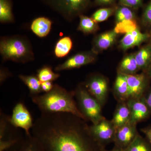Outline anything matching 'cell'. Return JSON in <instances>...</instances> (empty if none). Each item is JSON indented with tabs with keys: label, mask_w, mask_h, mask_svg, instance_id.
<instances>
[{
	"label": "cell",
	"mask_w": 151,
	"mask_h": 151,
	"mask_svg": "<svg viewBox=\"0 0 151 151\" xmlns=\"http://www.w3.org/2000/svg\"><path fill=\"white\" fill-rule=\"evenodd\" d=\"M31 131L43 151H106L86 121L71 113H41Z\"/></svg>",
	"instance_id": "obj_1"
},
{
	"label": "cell",
	"mask_w": 151,
	"mask_h": 151,
	"mask_svg": "<svg viewBox=\"0 0 151 151\" xmlns=\"http://www.w3.org/2000/svg\"><path fill=\"white\" fill-rule=\"evenodd\" d=\"M74 92L68 91L54 84L51 91L42 95L32 96L33 103L41 113H69L86 121L74 100Z\"/></svg>",
	"instance_id": "obj_2"
},
{
	"label": "cell",
	"mask_w": 151,
	"mask_h": 151,
	"mask_svg": "<svg viewBox=\"0 0 151 151\" xmlns=\"http://www.w3.org/2000/svg\"><path fill=\"white\" fill-rule=\"evenodd\" d=\"M0 53L4 61L11 60L26 63L35 58L29 41L20 35L2 37L0 41Z\"/></svg>",
	"instance_id": "obj_3"
},
{
	"label": "cell",
	"mask_w": 151,
	"mask_h": 151,
	"mask_svg": "<svg viewBox=\"0 0 151 151\" xmlns=\"http://www.w3.org/2000/svg\"><path fill=\"white\" fill-rule=\"evenodd\" d=\"M78 108L86 121L95 124L104 117L102 116V105L89 93L84 84H79L74 91Z\"/></svg>",
	"instance_id": "obj_4"
},
{
	"label": "cell",
	"mask_w": 151,
	"mask_h": 151,
	"mask_svg": "<svg viewBox=\"0 0 151 151\" xmlns=\"http://www.w3.org/2000/svg\"><path fill=\"white\" fill-rule=\"evenodd\" d=\"M44 3L71 21L83 14L91 5V0H42Z\"/></svg>",
	"instance_id": "obj_5"
},
{
	"label": "cell",
	"mask_w": 151,
	"mask_h": 151,
	"mask_svg": "<svg viewBox=\"0 0 151 151\" xmlns=\"http://www.w3.org/2000/svg\"><path fill=\"white\" fill-rule=\"evenodd\" d=\"M10 122L15 128H21L24 130L25 134H31L30 131L34 122L29 111L24 103L19 102L14 106L12 116L10 117Z\"/></svg>",
	"instance_id": "obj_6"
},
{
	"label": "cell",
	"mask_w": 151,
	"mask_h": 151,
	"mask_svg": "<svg viewBox=\"0 0 151 151\" xmlns=\"http://www.w3.org/2000/svg\"><path fill=\"white\" fill-rule=\"evenodd\" d=\"M90 130L95 140L104 147L111 142H114L116 129L111 121L104 118L90 126Z\"/></svg>",
	"instance_id": "obj_7"
},
{
	"label": "cell",
	"mask_w": 151,
	"mask_h": 151,
	"mask_svg": "<svg viewBox=\"0 0 151 151\" xmlns=\"http://www.w3.org/2000/svg\"><path fill=\"white\" fill-rule=\"evenodd\" d=\"M84 84L89 93L103 106L108 94V82L106 78L103 76L92 75L88 77Z\"/></svg>",
	"instance_id": "obj_8"
},
{
	"label": "cell",
	"mask_w": 151,
	"mask_h": 151,
	"mask_svg": "<svg viewBox=\"0 0 151 151\" xmlns=\"http://www.w3.org/2000/svg\"><path fill=\"white\" fill-rule=\"evenodd\" d=\"M97 55L92 50L78 52L68 58L65 62L56 66L55 70L60 71L70 70L91 64L96 61Z\"/></svg>",
	"instance_id": "obj_9"
},
{
	"label": "cell",
	"mask_w": 151,
	"mask_h": 151,
	"mask_svg": "<svg viewBox=\"0 0 151 151\" xmlns=\"http://www.w3.org/2000/svg\"><path fill=\"white\" fill-rule=\"evenodd\" d=\"M127 76L129 87L128 100L142 97L148 89L149 80L150 78L145 72L140 74Z\"/></svg>",
	"instance_id": "obj_10"
},
{
	"label": "cell",
	"mask_w": 151,
	"mask_h": 151,
	"mask_svg": "<svg viewBox=\"0 0 151 151\" xmlns=\"http://www.w3.org/2000/svg\"><path fill=\"white\" fill-rule=\"evenodd\" d=\"M130 111V123L137 124L149 118L151 112L143 97L126 101Z\"/></svg>",
	"instance_id": "obj_11"
},
{
	"label": "cell",
	"mask_w": 151,
	"mask_h": 151,
	"mask_svg": "<svg viewBox=\"0 0 151 151\" xmlns=\"http://www.w3.org/2000/svg\"><path fill=\"white\" fill-rule=\"evenodd\" d=\"M139 134L137 124L129 123L116 129L114 142L115 145L125 150Z\"/></svg>",
	"instance_id": "obj_12"
},
{
	"label": "cell",
	"mask_w": 151,
	"mask_h": 151,
	"mask_svg": "<svg viewBox=\"0 0 151 151\" xmlns=\"http://www.w3.org/2000/svg\"><path fill=\"white\" fill-rule=\"evenodd\" d=\"M150 37V33L142 32L138 28L125 34L119 42V48L123 51H127L135 47L139 46L149 40Z\"/></svg>",
	"instance_id": "obj_13"
},
{
	"label": "cell",
	"mask_w": 151,
	"mask_h": 151,
	"mask_svg": "<svg viewBox=\"0 0 151 151\" xmlns=\"http://www.w3.org/2000/svg\"><path fill=\"white\" fill-rule=\"evenodd\" d=\"M119 34L114 29L110 30L94 37L92 41V50L96 54L110 48L116 43Z\"/></svg>",
	"instance_id": "obj_14"
},
{
	"label": "cell",
	"mask_w": 151,
	"mask_h": 151,
	"mask_svg": "<svg viewBox=\"0 0 151 151\" xmlns=\"http://www.w3.org/2000/svg\"><path fill=\"white\" fill-rule=\"evenodd\" d=\"M12 151H43L40 144L32 135L25 134L20 138L10 149Z\"/></svg>",
	"instance_id": "obj_15"
},
{
	"label": "cell",
	"mask_w": 151,
	"mask_h": 151,
	"mask_svg": "<svg viewBox=\"0 0 151 151\" xmlns=\"http://www.w3.org/2000/svg\"><path fill=\"white\" fill-rule=\"evenodd\" d=\"M130 117L129 108L127 102H120L111 121L116 129L129 123Z\"/></svg>",
	"instance_id": "obj_16"
},
{
	"label": "cell",
	"mask_w": 151,
	"mask_h": 151,
	"mask_svg": "<svg viewBox=\"0 0 151 151\" xmlns=\"http://www.w3.org/2000/svg\"><path fill=\"white\" fill-rule=\"evenodd\" d=\"M52 22L45 17H39L35 19L32 22L30 29L38 37L47 36L51 30Z\"/></svg>",
	"instance_id": "obj_17"
},
{
	"label": "cell",
	"mask_w": 151,
	"mask_h": 151,
	"mask_svg": "<svg viewBox=\"0 0 151 151\" xmlns=\"http://www.w3.org/2000/svg\"><path fill=\"white\" fill-rule=\"evenodd\" d=\"M114 91L120 102L128 100L129 87L127 75L118 72L114 83Z\"/></svg>",
	"instance_id": "obj_18"
},
{
	"label": "cell",
	"mask_w": 151,
	"mask_h": 151,
	"mask_svg": "<svg viewBox=\"0 0 151 151\" xmlns=\"http://www.w3.org/2000/svg\"><path fill=\"white\" fill-rule=\"evenodd\" d=\"M135 58L140 70L145 72L151 65V45L147 44L136 53Z\"/></svg>",
	"instance_id": "obj_19"
},
{
	"label": "cell",
	"mask_w": 151,
	"mask_h": 151,
	"mask_svg": "<svg viewBox=\"0 0 151 151\" xmlns=\"http://www.w3.org/2000/svg\"><path fill=\"white\" fill-rule=\"evenodd\" d=\"M140 70L135 58V53L127 55L124 57L119 64L118 72L126 74L133 75Z\"/></svg>",
	"instance_id": "obj_20"
},
{
	"label": "cell",
	"mask_w": 151,
	"mask_h": 151,
	"mask_svg": "<svg viewBox=\"0 0 151 151\" xmlns=\"http://www.w3.org/2000/svg\"><path fill=\"white\" fill-rule=\"evenodd\" d=\"M73 41L70 37L64 36L58 41L55 46L54 52L58 58H62L70 52L73 47Z\"/></svg>",
	"instance_id": "obj_21"
},
{
	"label": "cell",
	"mask_w": 151,
	"mask_h": 151,
	"mask_svg": "<svg viewBox=\"0 0 151 151\" xmlns=\"http://www.w3.org/2000/svg\"><path fill=\"white\" fill-rule=\"evenodd\" d=\"M19 78L27 86L31 97L38 95L42 92L41 86V82L37 76L20 75Z\"/></svg>",
	"instance_id": "obj_22"
},
{
	"label": "cell",
	"mask_w": 151,
	"mask_h": 151,
	"mask_svg": "<svg viewBox=\"0 0 151 151\" xmlns=\"http://www.w3.org/2000/svg\"><path fill=\"white\" fill-rule=\"evenodd\" d=\"M79 17L80 21L78 30L84 34H90L97 32L99 29L98 23L94 21L92 18L82 14Z\"/></svg>",
	"instance_id": "obj_23"
},
{
	"label": "cell",
	"mask_w": 151,
	"mask_h": 151,
	"mask_svg": "<svg viewBox=\"0 0 151 151\" xmlns=\"http://www.w3.org/2000/svg\"><path fill=\"white\" fill-rule=\"evenodd\" d=\"M135 10L126 6H117L115 11V21L116 24L126 20H137Z\"/></svg>",
	"instance_id": "obj_24"
},
{
	"label": "cell",
	"mask_w": 151,
	"mask_h": 151,
	"mask_svg": "<svg viewBox=\"0 0 151 151\" xmlns=\"http://www.w3.org/2000/svg\"><path fill=\"white\" fill-rule=\"evenodd\" d=\"M14 19L9 0H0V22L1 23L14 22Z\"/></svg>",
	"instance_id": "obj_25"
},
{
	"label": "cell",
	"mask_w": 151,
	"mask_h": 151,
	"mask_svg": "<svg viewBox=\"0 0 151 151\" xmlns=\"http://www.w3.org/2000/svg\"><path fill=\"white\" fill-rule=\"evenodd\" d=\"M124 151H151V145L139 134Z\"/></svg>",
	"instance_id": "obj_26"
},
{
	"label": "cell",
	"mask_w": 151,
	"mask_h": 151,
	"mask_svg": "<svg viewBox=\"0 0 151 151\" xmlns=\"http://www.w3.org/2000/svg\"><path fill=\"white\" fill-rule=\"evenodd\" d=\"M37 76L41 82L52 81L59 78L60 75L52 70V68L48 65H45L37 70Z\"/></svg>",
	"instance_id": "obj_27"
},
{
	"label": "cell",
	"mask_w": 151,
	"mask_h": 151,
	"mask_svg": "<svg viewBox=\"0 0 151 151\" xmlns=\"http://www.w3.org/2000/svg\"><path fill=\"white\" fill-rule=\"evenodd\" d=\"M138 28L137 20H126L116 23L113 29L118 34L125 35Z\"/></svg>",
	"instance_id": "obj_28"
},
{
	"label": "cell",
	"mask_w": 151,
	"mask_h": 151,
	"mask_svg": "<svg viewBox=\"0 0 151 151\" xmlns=\"http://www.w3.org/2000/svg\"><path fill=\"white\" fill-rule=\"evenodd\" d=\"M116 6L107 7L99 9L94 12L91 17L97 23L107 20L109 17L114 14Z\"/></svg>",
	"instance_id": "obj_29"
},
{
	"label": "cell",
	"mask_w": 151,
	"mask_h": 151,
	"mask_svg": "<svg viewBox=\"0 0 151 151\" xmlns=\"http://www.w3.org/2000/svg\"><path fill=\"white\" fill-rule=\"evenodd\" d=\"M141 23L145 27L151 29V0L145 6L142 14Z\"/></svg>",
	"instance_id": "obj_30"
},
{
	"label": "cell",
	"mask_w": 151,
	"mask_h": 151,
	"mask_svg": "<svg viewBox=\"0 0 151 151\" xmlns=\"http://www.w3.org/2000/svg\"><path fill=\"white\" fill-rule=\"evenodd\" d=\"M120 5L138 9L142 6L143 0H118Z\"/></svg>",
	"instance_id": "obj_31"
},
{
	"label": "cell",
	"mask_w": 151,
	"mask_h": 151,
	"mask_svg": "<svg viewBox=\"0 0 151 151\" xmlns=\"http://www.w3.org/2000/svg\"><path fill=\"white\" fill-rule=\"evenodd\" d=\"M117 1L118 0H94V2L97 5L107 7L116 6V3Z\"/></svg>",
	"instance_id": "obj_32"
},
{
	"label": "cell",
	"mask_w": 151,
	"mask_h": 151,
	"mask_svg": "<svg viewBox=\"0 0 151 151\" xmlns=\"http://www.w3.org/2000/svg\"><path fill=\"white\" fill-rule=\"evenodd\" d=\"M12 76V74L6 68L3 67H1L0 70V82L1 84L5 81L8 77Z\"/></svg>",
	"instance_id": "obj_33"
},
{
	"label": "cell",
	"mask_w": 151,
	"mask_h": 151,
	"mask_svg": "<svg viewBox=\"0 0 151 151\" xmlns=\"http://www.w3.org/2000/svg\"><path fill=\"white\" fill-rule=\"evenodd\" d=\"M54 84H53L52 81H45L41 82V89L42 92L45 93L49 92L51 91L54 86Z\"/></svg>",
	"instance_id": "obj_34"
},
{
	"label": "cell",
	"mask_w": 151,
	"mask_h": 151,
	"mask_svg": "<svg viewBox=\"0 0 151 151\" xmlns=\"http://www.w3.org/2000/svg\"><path fill=\"white\" fill-rule=\"evenodd\" d=\"M143 98L151 112V88L147 90Z\"/></svg>",
	"instance_id": "obj_35"
},
{
	"label": "cell",
	"mask_w": 151,
	"mask_h": 151,
	"mask_svg": "<svg viewBox=\"0 0 151 151\" xmlns=\"http://www.w3.org/2000/svg\"><path fill=\"white\" fill-rule=\"evenodd\" d=\"M142 132L145 135L147 139L151 145V127H147L142 129Z\"/></svg>",
	"instance_id": "obj_36"
},
{
	"label": "cell",
	"mask_w": 151,
	"mask_h": 151,
	"mask_svg": "<svg viewBox=\"0 0 151 151\" xmlns=\"http://www.w3.org/2000/svg\"><path fill=\"white\" fill-rule=\"evenodd\" d=\"M110 151H124V150L119 146L115 145L113 148Z\"/></svg>",
	"instance_id": "obj_37"
},
{
	"label": "cell",
	"mask_w": 151,
	"mask_h": 151,
	"mask_svg": "<svg viewBox=\"0 0 151 151\" xmlns=\"http://www.w3.org/2000/svg\"><path fill=\"white\" fill-rule=\"evenodd\" d=\"M145 73L149 78H151V65L149 67V68H148L147 70L146 71Z\"/></svg>",
	"instance_id": "obj_38"
},
{
	"label": "cell",
	"mask_w": 151,
	"mask_h": 151,
	"mask_svg": "<svg viewBox=\"0 0 151 151\" xmlns=\"http://www.w3.org/2000/svg\"><path fill=\"white\" fill-rule=\"evenodd\" d=\"M150 39H149V40H150V42H149V43L150 44V45H151V31L150 32Z\"/></svg>",
	"instance_id": "obj_39"
}]
</instances>
